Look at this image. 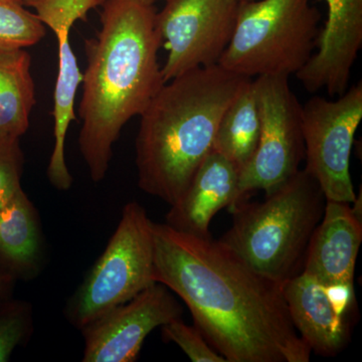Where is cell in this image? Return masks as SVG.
<instances>
[{
    "label": "cell",
    "mask_w": 362,
    "mask_h": 362,
    "mask_svg": "<svg viewBox=\"0 0 362 362\" xmlns=\"http://www.w3.org/2000/svg\"><path fill=\"white\" fill-rule=\"evenodd\" d=\"M153 280L183 300L195 327L226 362H308L283 286L211 235L153 223Z\"/></svg>",
    "instance_id": "cell-1"
},
{
    "label": "cell",
    "mask_w": 362,
    "mask_h": 362,
    "mask_svg": "<svg viewBox=\"0 0 362 362\" xmlns=\"http://www.w3.org/2000/svg\"><path fill=\"white\" fill-rule=\"evenodd\" d=\"M156 16L153 6L135 0H106L101 28L86 40L78 147L95 182L108 173L124 126L141 115L164 84Z\"/></svg>",
    "instance_id": "cell-2"
},
{
    "label": "cell",
    "mask_w": 362,
    "mask_h": 362,
    "mask_svg": "<svg viewBox=\"0 0 362 362\" xmlns=\"http://www.w3.org/2000/svg\"><path fill=\"white\" fill-rule=\"evenodd\" d=\"M251 80L218 64L164 83L140 115L135 143L140 189L175 206L213 151L223 113Z\"/></svg>",
    "instance_id": "cell-3"
},
{
    "label": "cell",
    "mask_w": 362,
    "mask_h": 362,
    "mask_svg": "<svg viewBox=\"0 0 362 362\" xmlns=\"http://www.w3.org/2000/svg\"><path fill=\"white\" fill-rule=\"evenodd\" d=\"M326 202L315 178L300 169L263 202L233 207V225L218 240L252 270L283 286L303 271Z\"/></svg>",
    "instance_id": "cell-4"
},
{
    "label": "cell",
    "mask_w": 362,
    "mask_h": 362,
    "mask_svg": "<svg viewBox=\"0 0 362 362\" xmlns=\"http://www.w3.org/2000/svg\"><path fill=\"white\" fill-rule=\"evenodd\" d=\"M320 18L310 0L240 1L233 37L218 65L252 78L296 75L316 49Z\"/></svg>",
    "instance_id": "cell-5"
},
{
    "label": "cell",
    "mask_w": 362,
    "mask_h": 362,
    "mask_svg": "<svg viewBox=\"0 0 362 362\" xmlns=\"http://www.w3.org/2000/svg\"><path fill=\"white\" fill-rule=\"evenodd\" d=\"M153 221L132 202L106 249L66 303V317L78 329L154 284Z\"/></svg>",
    "instance_id": "cell-6"
},
{
    "label": "cell",
    "mask_w": 362,
    "mask_h": 362,
    "mask_svg": "<svg viewBox=\"0 0 362 362\" xmlns=\"http://www.w3.org/2000/svg\"><path fill=\"white\" fill-rule=\"evenodd\" d=\"M254 85L261 133L254 156L240 173L238 204L252 192L268 194L284 183L300 170L305 159L302 105L290 88L289 77L259 76Z\"/></svg>",
    "instance_id": "cell-7"
},
{
    "label": "cell",
    "mask_w": 362,
    "mask_h": 362,
    "mask_svg": "<svg viewBox=\"0 0 362 362\" xmlns=\"http://www.w3.org/2000/svg\"><path fill=\"white\" fill-rule=\"evenodd\" d=\"M361 120V83L349 88L337 99L315 96L302 106L304 169L320 185L326 201L356 204L350 156Z\"/></svg>",
    "instance_id": "cell-8"
},
{
    "label": "cell",
    "mask_w": 362,
    "mask_h": 362,
    "mask_svg": "<svg viewBox=\"0 0 362 362\" xmlns=\"http://www.w3.org/2000/svg\"><path fill=\"white\" fill-rule=\"evenodd\" d=\"M238 0H165L156 13L157 32L168 51L164 83L199 68L218 65L232 39Z\"/></svg>",
    "instance_id": "cell-9"
},
{
    "label": "cell",
    "mask_w": 362,
    "mask_h": 362,
    "mask_svg": "<svg viewBox=\"0 0 362 362\" xmlns=\"http://www.w3.org/2000/svg\"><path fill=\"white\" fill-rule=\"evenodd\" d=\"M182 308L169 289L154 283L83 328L84 362H133L152 330L180 318Z\"/></svg>",
    "instance_id": "cell-10"
},
{
    "label": "cell",
    "mask_w": 362,
    "mask_h": 362,
    "mask_svg": "<svg viewBox=\"0 0 362 362\" xmlns=\"http://www.w3.org/2000/svg\"><path fill=\"white\" fill-rule=\"evenodd\" d=\"M327 21L319 33L317 51L296 74L310 93L325 90L330 97L349 89L352 66L362 45V0H324Z\"/></svg>",
    "instance_id": "cell-11"
},
{
    "label": "cell",
    "mask_w": 362,
    "mask_h": 362,
    "mask_svg": "<svg viewBox=\"0 0 362 362\" xmlns=\"http://www.w3.org/2000/svg\"><path fill=\"white\" fill-rule=\"evenodd\" d=\"M347 202H326L320 223L312 235L303 271L324 285H354L362 242L361 214Z\"/></svg>",
    "instance_id": "cell-12"
},
{
    "label": "cell",
    "mask_w": 362,
    "mask_h": 362,
    "mask_svg": "<svg viewBox=\"0 0 362 362\" xmlns=\"http://www.w3.org/2000/svg\"><path fill=\"white\" fill-rule=\"evenodd\" d=\"M237 168L226 157L211 151L197 169L182 197L170 206L166 223L180 232L207 237L209 223L221 209L239 204Z\"/></svg>",
    "instance_id": "cell-13"
},
{
    "label": "cell",
    "mask_w": 362,
    "mask_h": 362,
    "mask_svg": "<svg viewBox=\"0 0 362 362\" xmlns=\"http://www.w3.org/2000/svg\"><path fill=\"white\" fill-rule=\"evenodd\" d=\"M290 318L311 352L333 357L349 340L347 316L338 313L326 293L325 285L302 272L283 285Z\"/></svg>",
    "instance_id": "cell-14"
},
{
    "label": "cell",
    "mask_w": 362,
    "mask_h": 362,
    "mask_svg": "<svg viewBox=\"0 0 362 362\" xmlns=\"http://www.w3.org/2000/svg\"><path fill=\"white\" fill-rule=\"evenodd\" d=\"M39 216L23 188L0 209V268L16 281L37 277L44 263Z\"/></svg>",
    "instance_id": "cell-15"
},
{
    "label": "cell",
    "mask_w": 362,
    "mask_h": 362,
    "mask_svg": "<svg viewBox=\"0 0 362 362\" xmlns=\"http://www.w3.org/2000/svg\"><path fill=\"white\" fill-rule=\"evenodd\" d=\"M32 57L25 49H0V138H21L35 102Z\"/></svg>",
    "instance_id": "cell-16"
},
{
    "label": "cell",
    "mask_w": 362,
    "mask_h": 362,
    "mask_svg": "<svg viewBox=\"0 0 362 362\" xmlns=\"http://www.w3.org/2000/svg\"><path fill=\"white\" fill-rule=\"evenodd\" d=\"M259 133L261 116L252 78L221 117L213 150L232 162L240 173L256 152Z\"/></svg>",
    "instance_id": "cell-17"
},
{
    "label": "cell",
    "mask_w": 362,
    "mask_h": 362,
    "mask_svg": "<svg viewBox=\"0 0 362 362\" xmlns=\"http://www.w3.org/2000/svg\"><path fill=\"white\" fill-rule=\"evenodd\" d=\"M47 28L23 0H0V49H28L44 39Z\"/></svg>",
    "instance_id": "cell-18"
},
{
    "label": "cell",
    "mask_w": 362,
    "mask_h": 362,
    "mask_svg": "<svg viewBox=\"0 0 362 362\" xmlns=\"http://www.w3.org/2000/svg\"><path fill=\"white\" fill-rule=\"evenodd\" d=\"M33 330L32 307L26 302L0 301V362L8 361L14 349L25 342Z\"/></svg>",
    "instance_id": "cell-19"
},
{
    "label": "cell",
    "mask_w": 362,
    "mask_h": 362,
    "mask_svg": "<svg viewBox=\"0 0 362 362\" xmlns=\"http://www.w3.org/2000/svg\"><path fill=\"white\" fill-rule=\"evenodd\" d=\"M106 0H23L26 7H32L35 16L45 26L75 25L83 20L90 9L103 6Z\"/></svg>",
    "instance_id": "cell-20"
},
{
    "label": "cell",
    "mask_w": 362,
    "mask_h": 362,
    "mask_svg": "<svg viewBox=\"0 0 362 362\" xmlns=\"http://www.w3.org/2000/svg\"><path fill=\"white\" fill-rule=\"evenodd\" d=\"M162 334L168 341L175 342L194 362H226L225 357L207 343L201 331L176 318L161 326Z\"/></svg>",
    "instance_id": "cell-21"
},
{
    "label": "cell",
    "mask_w": 362,
    "mask_h": 362,
    "mask_svg": "<svg viewBox=\"0 0 362 362\" xmlns=\"http://www.w3.org/2000/svg\"><path fill=\"white\" fill-rule=\"evenodd\" d=\"M21 138H0V209L21 189L23 157Z\"/></svg>",
    "instance_id": "cell-22"
},
{
    "label": "cell",
    "mask_w": 362,
    "mask_h": 362,
    "mask_svg": "<svg viewBox=\"0 0 362 362\" xmlns=\"http://www.w3.org/2000/svg\"><path fill=\"white\" fill-rule=\"evenodd\" d=\"M325 287L327 296L338 313L344 316L349 315L356 302L354 285L333 284L325 285Z\"/></svg>",
    "instance_id": "cell-23"
},
{
    "label": "cell",
    "mask_w": 362,
    "mask_h": 362,
    "mask_svg": "<svg viewBox=\"0 0 362 362\" xmlns=\"http://www.w3.org/2000/svg\"><path fill=\"white\" fill-rule=\"evenodd\" d=\"M16 282L13 276L0 268V301L11 298Z\"/></svg>",
    "instance_id": "cell-24"
},
{
    "label": "cell",
    "mask_w": 362,
    "mask_h": 362,
    "mask_svg": "<svg viewBox=\"0 0 362 362\" xmlns=\"http://www.w3.org/2000/svg\"><path fill=\"white\" fill-rule=\"evenodd\" d=\"M135 1L139 2V4H143V6H153V4H156L159 0H135ZM164 1H165V0H164Z\"/></svg>",
    "instance_id": "cell-25"
},
{
    "label": "cell",
    "mask_w": 362,
    "mask_h": 362,
    "mask_svg": "<svg viewBox=\"0 0 362 362\" xmlns=\"http://www.w3.org/2000/svg\"><path fill=\"white\" fill-rule=\"evenodd\" d=\"M238 1H250V0H238Z\"/></svg>",
    "instance_id": "cell-26"
}]
</instances>
